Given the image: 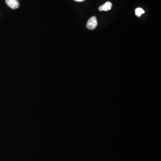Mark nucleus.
<instances>
[{
  "label": "nucleus",
  "instance_id": "f257e3e1",
  "mask_svg": "<svg viewBox=\"0 0 161 161\" xmlns=\"http://www.w3.org/2000/svg\"><path fill=\"white\" fill-rule=\"evenodd\" d=\"M98 25V22L96 17L95 16L91 17L87 22L86 27L89 30H94L96 28Z\"/></svg>",
  "mask_w": 161,
  "mask_h": 161
},
{
  "label": "nucleus",
  "instance_id": "f03ea898",
  "mask_svg": "<svg viewBox=\"0 0 161 161\" xmlns=\"http://www.w3.org/2000/svg\"><path fill=\"white\" fill-rule=\"evenodd\" d=\"M7 6L12 9H17L19 8V2L17 0H6Z\"/></svg>",
  "mask_w": 161,
  "mask_h": 161
},
{
  "label": "nucleus",
  "instance_id": "7ed1b4c3",
  "mask_svg": "<svg viewBox=\"0 0 161 161\" xmlns=\"http://www.w3.org/2000/svg\"><path fill=\"white\" fill-rule=\"evenodd\" d=\"M112 3L110 1H107V2H106L104 4L99 7V10L100 11H109V10H111L112 9Z\"/></svg>",
  "mask_w": 161,
  "mask_h": 161
},
{
  "label": "nucleus",
  "instance_id": "20e7f679",
  "mask_svg": "<svg viewBox=\"0 0 161 161\" xmlns=\"http://www.w3.org/2000/svg\"><path fill=\"white\" fill-rule=\"evenodd\" d=\"M145 12V11L141 8H137L135 9V15L137 17L141 16Z\"/></svg>",
  "mask_w": 161,
  "mask_h": 161
},
{
  "label": "nucleus",
  "instance_id": "39448f33",
  "mask_svg": "<svg viewBox=\"0 0 161 161\" xmlns=\"http://www.w3.org/2000/svg\"><path fill=\"white\" fill-rule=\"evenodd\" d=\"M74 1H77V2H83V1H84L85 0H74Z\"/></svg>",
  "mask_w": 161,
  "mask_h": 161
}]
</instances>
